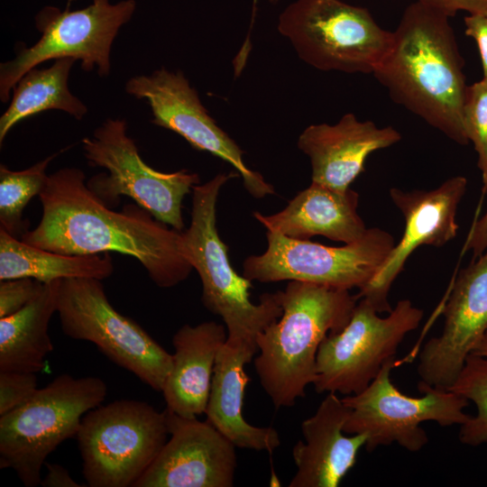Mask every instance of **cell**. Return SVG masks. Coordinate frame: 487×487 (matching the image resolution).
<instances>
[{"label":"cell","mask_w":487,"mask_h":487,"mask_svg":"<svg viewBox=\"0 0 487 487\" xmlns=\"http://www.w3.org/2000/svg\"><path fill=\"white\" fill-rule=\"evenodd\" d=\"M127 129L124 119L107 118L91 137L83 138L87 164L107 170L87 180V187L112 207L127 196L160 222L182 232V201L199 183L198 174L152 169L143 161Z\"/></svg>","instance_id":"ba28073f"},{"label":"cell","mask_w":487,"mask_h":487,"mask_svg":"<svg viewBox=\"0 0 487 487\" xmlns=\"http://www.w3.org/2000/svg\"><path fill=\"white\" fill-rule=\"evenodd\" d=\"M484 192H487V188ZM487 249V210L485 214L473 225L464 251H472L473 258L476 259Z\"/></svg>","instance_id":"d6a6232c"},{"label":"cell","mask_w":487,"mask_h":487,"mask_svg":"<svg viewBox=\"0 0 487 487\" xmlns=\"http://www.w3.org/2000/svg\"><path fill=\"white\" fill-rule=\"evenodd\" d=\"M465 34L473 38L479 49L482 78L487 80V13L469 14L464 18Z\"/></svg>","instance_id":"4dcf8cb0"},{"label":"cell","mask_w":487,"mask_h":487,"mask_svg":"<svg viewBox=\"0 0 487 487\" xmlns=\"http://www.w3.org/2000/svg\"><path fill=\"white\" fill-rule=\"evenodd\" d=\"M65 10L52 5L41 8L35 15L40 39L31 47L20 46L15 57L0 64V100L8 102L11 91L21 77L44 61L72 58L80 61L87 72L96 70L107 77L111 69L113 42L121 27L133 17L135 0H91L87 7Z\"/></svg>","instance_id":"9c48e42d"},{"label":"cell","mask_w":487,"mask_h":487,"mask_svg":"<svg viewBox=\"0 0 487 487\" xmlns=\"http://www.w3.org/2000/svg\"><path fill=\"white\" fill-rule=\"evenodd\" d=\"M282 314L256 337L260 383L276 409L295 405L316 379L317 354L349 322L359 300L350 290L290 280L279 290Z\"/></svg>","instance_id":"3957f363"},{"label":"cell","mask_w":487,"mask_h":487,"mask_svg":"<svg viewBox=\"0 0 487 487\" xmlns=\"http://www.w3.org/2000/svg\"><path fill=\"white\" fill-rule=\"evenodd\" d=\"M60 280L43 283L24 308L0 318V372L36 373L44 368L53 350L49 324L58 310Z\"/></svg>","instance_id":"603a6c76"},{"label":"cell","mask_w":487,"mask_h":487,"mask_svg":"<svg viewBox=\"0 0 487 487\" xmlns=\"http://www.w3.org/2000/svg\"><path fill=\"white\" fill-rule=\"evenodd\" d=\"M170 435L133 487H231L236 446L207 420L167 409Z\"/></svg>","instance_id":"2e32d148"},{"label":"cell","mask_w":487,"mask_h":487,"mask_svg":"<svg viewBox=\"0 0 487 487\" xmlns=\"http://www.w3.org/2000/svg\"><path fill=\"white\" fill-rule=\"evenodd\" d=\"M237 175L219 173L193 188L190 224L183 231L185 255L201 280L203 305L222 318L227 337L256 344L257 335L280 318L282 307L278 291L262 294L257 304L251 300L252 281L233 268L218 234L217 198L224 184Z\"/></svg>","instance_id":"277c9868"},{"label":"cell","mask_w":487,"mask_h":487,"mask_svg":"<svg viewBox=\"0 0 487 487\" xmlns=\"http://www.w3.org/2000/svg\"><path fill=\"white\" fill-rule=\"evenodd\" d=\"M417 2L436 9L449 17L459 11L468 14L487 13V0H417Z\"/></svg>","instance_id":"1f68e13d"},{"label":"cell","mask_w":487,"mask_h":487,"mask_svg":"<svg viewBox=\"0 0 487 487\" xmlns=\"http://www.w3.org/2000/svg\"><path fill=\"white\" fill-rule=\"evenodd\" d=\"M277 27L304 62L322 71L372 74L393 39L368 9L341 0H295Z\"/></svg>","instance_id":"8992f818"},{"label":"cell","mask_w":487,"mask_h":487,"mask_svg":"<svg viewBox=\"0 0 487 487\" xmlns=\"http://www.w3.org/2000/svg\"><path fill=\"white\" fill-rule=\"evenodd\" d=\"M63 151L51 154L23 170H11L0 165V228L18 238L28 231L29 222L23 213L29 201L39 196L47 185V168Z\"/></svg>","instance_id":"484cf974"},{"label":"cell","mask_w":487,"mask_h":487,"mask_svg":"<svg viewBox=\"0 0 487 487\" xmlns=\"http://www.w3.org/2000/svg\"><path fill=\"white\" fill-rule=\"evenodd\" d=\"M396 365V357L389 359L363 391L342 398L351 409L344 432L364 434L367 451L396 442L408 451L418 452L428 442L420 427L422 422L435 421L441 427H449L462 425L471 418L464 412L468 400L452 391L419 381L418 389L422 397L402 393L391 380V372Z\"/></svg>","instance_id":"8fae6325"},{"label":"cell","mask_w":487,"mask_h":487,"mask_svg":"<svg viewBox=\"0 0 487 487\" xmlns=\"http://www.w3.org/2000/svg\"><path fill=\"white\" fill-rule=\"evenodd\" d=\"M95 376L60 374L25 403L0 416V468L14 470L27 487L40 485L41 471L60 444L77 435L82 418L106 399Z\"/></svg>","instance_id":"5b68a950"},{"label":"cell","mask_w":487,"mask_h":487,"mask_svg":"<svg viewBox=\"0 0 487 487\" xmlns=\"http://www.w3.org/2000/svg\"><path fill=\"white\" fill-rule=\"evenodd\" d=\"M166 411L134 400L98 406L76 435L90 487H133L167 441Z\"/></svg>","instance_id":"52a82bcc"},{"label":"cell","mask_w":487,"mask_h":487,"mask_svg":"<svg viewBox=\"0 0 487 487\" xmlns=\"http://www.w3.org/2000/svg\"><path fill=\"white\" fill-rule=\"evenodd\" d=\"M47 473L41 479L40 485L43 487H79L69 474V471L62 465L57 464L45 463Z\"/></svg>","instance_id":"836d02e7"},{"label":"cell","mask_w":487,"mask_h":487,"mask_svg":"<svg viewBox=\"0 0 487 487\" xmlns=\"http://www.w3.org/2000/svg\"><path fill=\"white\" fill-rule=\"evenodd\" d=\"M440 335L424 345L420 381L448 390L487 329V249L458 273L443 310Z\"/></svg>","instance_id":"e0dca14e"},{"label":"cell","mask_w":487,"mask_h":487,"mask_svg":"<svg viewBox=\"0 0 487 487\" xmlns=\"http://www.w3.org/2000/svg\"><path fill=\"white\" fill-rule=\"evenodd\" d=\"M351 409L335 392H327L316 412L301 423L304 440L292 449L297 472L289 487H337L354 466L364 434L345 436Z\"/></svg>","instance_id":"d6986e66"},{"label":"cell","mask_w":487,"mask_h":487,"mask_svg":"<svg viewBox=\"0 0 487 487\" xmlns=\"http://www.w3.org/2000/svg\"><path fill=\"white\" fill-rule=\"evenodd\" d=\"M477 408V414L460 425L459 440L477 446L487 443V359L470 354L453 385L448 389Z\"/></svg>","instance_id":"4316f807"},{"label":"cell","mask_w":487,"mask_h":487,"mask_svg":"<svg viewBox=\"0 0 487 487\" xmlns=\"http://www.w3.org/2000/svg\"><path fill=\"white\" fill-rule=\"evenodd\" d=\"M37 390L35 372H0V416L28 401Z\"/></svg>","instance_id":"f1b7e54d"},{"label":"cell","mask_w":487,"mask_h":487,"mask_svg":"<svg viewBox=\"0 0 487 487\" xmlns=\"http://www.w3.org/2000/svg\"><path fill=\"white\" fill-rule=\"evenodd\" d=\"M43 286L32 278L0 280V318L9 317L32 300Z\"/></svg>","instance_id":"f546056e"},{"label":"cell","mask_w":487,"mask_h":487,"mask_svg":"<svg viewBox=\"0 0 487 487\" xmlns=\"http://www.w3.org/2000/svg\"><path fill=\"white\" fill-rule=\"evenodd\" d=\"M114 272L109 253L67 255L32 246L0 228V280L32 278L51 282L69 278L103 280Z\"/></svg>","instance_id":"cb8c5ba5"},{"label":"cell","mask_w":487,"mask_h":487,"mask_svg":"<svg viewBox=\"0 0 487 487\" xmlns=\"http://www.w3.org/2000/svg\"><path fill=\"white\" fill-rule=\"evenodd\" d=\"M124 90L147 101L155 125L178 133L194 149L207 152L232 165L253 197L262 198L274 193L272 185L245 165L242 149L209 115L181 71L173 72L162 67L150 75L133 76L126 81Z\"/></svg>","instance_id":"5bb4252c"},{"label":"cell","mask_w":487,"mask_h":487,"mask_svg":"<svg viewBox=\"0 0 487 487\" xmlns=\"http://www.w3.org/2000/svg\"><path fill=\"white\" fill-rule=\"evenodd\" d=\"M75 61L72 58L57 59L49 68L35 67L21 77L0 117L1 146L16 124L47 110H60L77 120L83 119L87 107L69 88V72Z\"/></svg>","instance_id":"d4e9b609"},{"label":"cell","mask_w":487,"mask_h":487,"mask_svg":"<svg viewBox=\"0 0 487 487\" xmlns=\"http://www.w3.org/2000/svg\"><path fill=\"white\" fill-rule=\"evenodd\" d=\"M225 326L207 321L183 325L173 335L172 366L161 391L166 409L184 418L205 413Z\"/></svg>","instance_id":"7402d4cb"},{"label":"cell","mask_w":487,"mask_h":487,"mask_svg":"<svg viewBox=\"0 0 487 487\" xmlns=\"http://www.w3.org/2000/svg\"><path fill=\"white\" fill-rule=\"evenodd\" d=\"M422 318L423 310L409 299L400 300L381 317L369 300L359 299L347 325L328 334L319 345L315 391L345 396L363 391Z\"/></svg>","instance_id":"7c38bea8"},{"label":"cell","mask_w":487,"mask_h":487,"mask_svg":"<svg viewBox=\"0 0 487 487\" xmlns=\"http://www.w3.org/2000/svg\"><path fill=\"white\" fill-rule=\"evenodd\" d=\"M257 351L255 343L226 338L216 356L205 414L236 447L272 454L280 446L279 432L253 426L243 415L244 391L251 381L244 366Z\"/></svg>","instance_id":"ffe728a7"},{"label":"cell","mask_w":487,"mask_h":487,"mask_svg":"<svg viewBox=\"0 0 487 487\" xmlns=\"http://www.w3.org/2000/svg\"><path fill=\"white\" fill-rule=\"evenodd\" d=\"M464 130L478 155L483 191L487 188V80L468 86L463 109Z\"/></svg>","instance_id":"83f0119b"},{"label":"cell","mask_w":487,"mask_h":487,"mask_svg":"<svg viewBox=\"0 0 487 487\" xmlns=\"http://www.w3.org/2000/svg\"><path fill=\"white\" fill-rule=\"evenodd\" d=\"M267 244L263 253L244 262L243 275L251 281L299 280L348 290L364 289L395 245L393 236L378 227L339 247L270 231Z\"/></svg>","instance_id":"4fadbf2b"},{"label":"cell","mask_w":487,"mask_h":487,"mask_svg":"<svg viewBox=\"0 0 487 487\" xmlns=\"http://www.w3.org/2000/svg\"><path fill=\"white\" fill-rule=\"evenodd\" d=\"M39 198L41 218L21 237L32 246L67 255H128L163 289L186 280L193 270L185 255L183 231L170 228L137 204L115 211L87 187L78 168L50 174Z\"/></svg>","instance_id":"6da1fadb"},{"label":"cell","mask_w":487,"mask_h":487,"mask_svg":"<svg viewBox=\"0 0 487 487\" xmlns=\"http://www.w3.org/2000/svg\"><path fill=\"white\" fill-rule=\"evenodd\" d=\"M466 188V178L455 176L432 190L390 189L391 201L405 219L404 232L373 279L356 294L359 299L369 300L379 313L392 310L388 299L391 284L414 250L420 245L440 247L456 236L457 208Z\"/></svg>","instance_id":"9a60e30c"},{"label":"cell","mask_w":487,"mask_h":487,"mask_svg":"<svg viewBox=\"0 0 487 487\" xmlns=\"http://www.w3.org/2000/svg\"><path fill=\"white\" fill-rule=\"evenodd\" d=\"M101 281L92 278L60 280L57 313L63 333L95 344L115 364L161 391L172 354L111 305Z\"/></svg>","instance_id":"30bf717a"},{"label":"cell","mask_w":487,"mask_h":487,"mask_svg":"<svg viewBox=\"0 0 487 487\" xmlns=\"http://www.w3.org/2000/svg\"><path fill=\"white\" fill-rule=\"evenodd\" d=\"M359 194L352 188L338 191L311 182L280 212L268 216L254 212L253 216L267 231L292 239L322 235L351 244L368 229L357 212Z\"/></svg>","instance_id":"44dd1931"},{"label":"cell","mask_w":487,"mask_h":487,"mask_svg":"<svg viewBox=\"0 0 487 487\" xmlns=\"http://www.w3.org/2000/svg\"><path fill=\"white\" fill-rule=\"evenodd\" d=\"M400 139L395 128L378 127L348 113L335 124L308 126L299 136L298 147L309 157L311 182L345 191L364 170L372 152L391 147Z\"/></svg>","instance_id":"ac0fdd59"},{"label":"cell","mask_w":487,"mask_h":487,"mask_svg":"<svg viewBox=\"0 0 487 487\" xmlns=\"http://www.w3.org/2000/svg\"><path fill=\"white\" fill-rule=\"evenodd\" d=\"M392 34L391 47L373 76L395 103L452 141L467 144L463 109L468 86L449 16L416 1Z\"/></svg>","instance_id":"7a4b0ae2"},{"label":"cell","mask_w":487,"mask_h":487,"mask_svg":"<svg viewBox=\"0 0 487 487\" xmlns=\"http://www.w3.org/2000/svg\"><path fill=\"white\" fill-rule=\"evenodd\" d=\"M471 354L487 359V329Z\"/></svg>","instance_id":"e575fe53"},{"label":"cell","mask_w":487,"mask_h":487,"mask_svg":"<svg viewBox=\"0 0 487 487\" xmlns=\"http://www.w3.org/2000/svg\"><path fill=\"white\" fill-rule=\"evenodd\" d=\"M270 1H271V2H276L277 0H270ZM257 2H258V0H253V14H252L251 27L253 26V23Z\"/></svg>","instance_id":"d590c367"}]
</instances>
